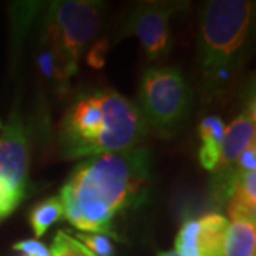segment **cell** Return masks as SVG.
<instances>
[{"label":"cell","instance_id":"12","mask_svg":"<svg viewBox=\"0 0 256 256\" xmlns=\"http://www.w3.org/2000/svg\"><path fill=\"white\" fill-rule=\"evenodd\" d=\"M255 220H232L226 230L222 256H255Z\"/></svg>","mask_w":256,"mask_h":256},{"label":"cell","instance_id":"9","mask_svg":"<svg viewBox=\"0 0 256 256\" xmlns=\"http://www.w3.org/2000/svg\"><path fill=\"white\" fill-rule=\"evenodd\" d=\"M229 222L220 214L186 220L175 240L178 256H222Z\"/></svg>","mask_w":256,"mask_h":256},{"label":"cell","instance_id":"21","mask_svg":"<svg viewBox=\"0 0 256 256\" xmlns=\"http://www.w3.org/2000/svg\"><path fill=\"white\" fill-rule=\"evenodd\" d=\"M3 127H4V126H3V124H2V121H0V130H3Z\"/></svg>","mask_w":256,"mask_h":256},{"label":"cell","instance_id":"22","mask_svg":"<svg viewBox=\"0 0 256 256\" xmlns=\"http://www.w3.org/2000/svg\"><path fill=\"white\" fill-rule=\"evenodd\" d=\"M22 256H26V255H22Z\"/></svg>","mask_w":256,"mask_h":256},{"label":"cell","instance_id":"20","mask_svg":"<svg viewBox=\"0 0 256 256\" xmlns=\"http://www.w3.org/2000/svg\"><path fill=\"white\" fill-rule=\"evenodd\" d=\"M158 256H178L175 252H162V254H160Z\"/></svg>","mask_w":256,"mask_h":256},{"label":"cell","instance_id":"10","mask_svg":"<svg viewBox=\"0 0 256 256\" xmlns=\"http://www.w3.org/2000/svg\"><path fill=\"white\" fill-rule=\"evenodd\" d=\"M256 174L236 171V176L228 198V214L232 220H255Z\"/></svg>","mask_w":256,"mask_h":256},{"label":"cell","instance_id":"14","mask_svg":"<svg viewBox=\"0 0 256 256\" xmlns=\"http://www.w3.org/2000/svg\"><path fill=\"white\" fill-rule=\"evenodd\" d=\"M64 218L63 205L58 198H48L38 202L30 212V225L37 238H42L48 228Z\"/></svg>","mask_w":256,"mask_h":256},{"label":"cell","instance_id":"16","mask_svg":"<svg viewBox=\"0 0 256 256\" xmlns=\"http://www.w3.org/2000/svg\"><path fill=\"white\" fill-rule=\"evenodd\" d=\"M76 238L82 240L84 246L96 256L114 255V246L104 235H98V234H76Z\"/></svg>","mask_w":256,"mask_h":256},{"label":"cell","instance_id":"15","mask_svg":"<svg viewBox=\"0 0 256 256\" xmlns=\"http://www.w3.org/2000/svg\"><path fill=\"white\" fill-rule=\"evenodd\" d=\"M50 254L52 256H96L82 242L72 238L63 230L57 232Z\"/></svg>","mask_w":256,"mask_h":256},{"label":"cell","instance_id":"11","mask_svg":"<svg viewBox=\"0 0 256 256\" xmlns=\"http://www.w3.org/2000/svg\"><path fill=\"white\" fill-rule=\"evenodd\" d=\"M225 130V122L220 117H206L200 124V137L202 142L200 150V162L205 170L212 172L220 164Z\"/></svg>","mask_w":256,"mask_h":256},{"label":"cell","instance_id":"19","mask_svg":"<svg viewBox=\"0 0 256 256\" xmlns=\"http://www.w3.org/2000/svg\"><path fill=\"white\" fill-rule=\"evenodd\" d=\"M256 170V146L255 144L249 146L239 156L236 171L240 172H255Z\"/></svg>","mask_w":256,"mask_h":256},{"label":"cell","instance_id":"5","mask_svg":"<svg viewBox=\"0 0 256 256\" xmlns=\"http://www.w3.org/2000/svg\"><path fill=\"white\" fill-rule=\"evenodd\" d=\"M138 101L146 124L161 136H171L188 118L191 88L178 68L154 66L141 78Z\"/></svg>","mask_w":256,"mask_h":256},{"label":"cell","instance_id":"18","mask_svg":"<svg viewBox=\"0 0 256 256\" xmlns=\"http://www.w3.org/2000/svg\"><path fill=\"white\" fill-rule=\"evenodd\" d=\"M13 249L22 252L23 255L26 256H52L50 250L43 244H40L38 240H34V239H28V240L18 242L13 246Z\"/></svg>","mask_w":256,"mask_h":256},{"label":"cell","instance_id":"6","mask_svg":"<svg viewBox=\"0 0 256 256\" xmlns=\"http://www.w3.org/2000/svg\"><path fill=\"white\" fill-rule=\"evenodd\" d=\"M185 8L175 2L140 3L122 24V36H136L150 62H161L171 52L170 20Z\"/></svg>","mask_w":256,"mask_h":256},{"label":"cell","instance_id":"7","mask_svg":"<svg viewBox=\"0 0 256 256\" xmlns=\"http://www.w3.org/2000/svg\"><path fill=\"white\" fill-rule=\"evenodd\" d=\"M28 132L14 111L0 134V192L23 201L28 194Z\"/></svg>","mask_w":256,"mask_h":256},{"label":"cell","instance_id":"13","mask_svg":"<svg viewBox=\"0 0 256 256\" xmlns=\"http://www.w3.org/2000/svg\"><path fill=\"white\" fill-rule=\"evenodd\" d=\"M36 63L40 74L57 88V92H66L68 88L74 74L64 66L60 57L52 48L42 44V48L37 53Z\"/></svg>","mask_w":256,"mask_h":256},{"label":"cell","instance_id":"2","mask_svg":"<svg viewBox=\"0 0 256 256\" xmlns=\"http://www.w3.org/2000/svg\"><path fill=\"white\" fill-rule=\"evenodd\" d=\"M146 122L122 94L102 88L82 94L63 116L58 144L64 158H90L140 146Z\"/></svg>","mask_w":256,"mask_h":256},{"label":"cell","instance_id":"8","mask_svg":"<svg viewBox=\"0 0 256 256\" xmlns=\"http://www.w3.org/2000/svg\"><path fill=\"white\" fill-rule=\"evenodd\" d=\"M255 126H256V108L255 98H249L245 108L239 112L235 120L230 122L222 141L220 164L214 172L215 178V190L220 201L228 200L232 185L236 176V164L239 156L248 146L255 144Z\"/></svg>","mask_w":256,"mask_h":256},{"label":"cell","instance_id":"3","mask_svg":"<svg viewBox=\"0 0 256 256\" xmlns=\"http://www.w3.org/2000/svg\"><path fill=\"white\" fill-rule=\"evenodd\" d=\"M248 0L206 2L200 14V77L202 101L218 100L230 87L254 20Z\"/></svg>","mask_w":256,"mask_h":256},{"label":"cell","instance_id":"17","mask_svg":"<svg viewBox=\"0 0 256 256\" xmlns=\"http://www.w3.org/2000/svg\"><path fill=\"white\" fill-rule=\"evenodd\" d=\"M110 42L108 38H100L97 40L92 48L88 50L87 53V63L88 66H92V68H97L100 70L106 66V60H107V56L110 53Z\"/></svg>","mask_w":256,"mask_h":256},{"label":"cell","instance_id":"1","mask_svg":"<svg viewBox=\"0 0 256 256\" xmlns=\"http://www.w3.org/2000/svg\"><path fill=\"white\" fill-rule=\"evenodd\" d=\"M151 184V154L146 146L86 158L60 192L64 220L78 230L114 235L120 215L146 201Z\"/></svg>","mask_w":256,"mask_h":256},{"label":"cell","instance_id":"4","mask_svg":"<svg viewBox=\"0 0 256 256\" xmlns=\"http://www.w3.org/2000/svg\"><path fill=\"white\" fill-rule=\"evenodd\" d=\"M102 10V3L88 0L54 2L48 6L42 44L52 48L74 76L82 52L100 32Z\"/></svg>","mask_w":256,"mask_h":256}]
</instances>
